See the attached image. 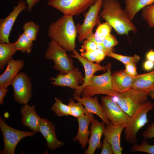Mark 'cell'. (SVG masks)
<instances>
[{
    "label": "cell",
    "mask_w": 154,
    "mask_h": 154,
    "mask_svg": "<svg viewBox=\"0 0 154 154\" xmlns=\"http://www.w3.org/2000/svg\"><path fill=\"white\" fill-rule=\"evenodd\" d=\"M48 35L68 52L76 48L78 33L73 16L63 15L48 26Z\"/></svg>",
    "instance_id": "obj_2"
},
{
    "label": "cell",
    "mask_w": 154,
    "mask_h": 154,
    "mask_svg": "<svg viewBox=\"0 0 154 154\" xmlns=\"http://www.w3.org/2000/svg\"><path fill=\"white\" fill-rule=\"evenodd\" d=\"M125 127V125H115L110 122L105 127L103 135L111 145L114 154H122L120 137L122 132Z\"/></svg>",
    "instance_id": "obj_16"
},
{
    "label": "cell",
    "mask_w": 154,
    "mask_h": 154,
    "mask_svg": "<svg viewBox=\"0 0 154 154\" xmlns=\"http://www.w3.org/2000/svg\"><path fill=\"white\" fill-rule=\"evenodd\" d=\"M26 1H19L13 10L5 18L0 20V43H9V37L12 28L19 14L27 6Z\"/></svg>",
    "instance_id": "obj_12"
},
{
    "label": "cell",
    "mask_w": 154,
    "mask_h": 154,
    "mask_svg": "<svg viewBox=\"0 0 154 154\" xmlns=\"http://www.w3.org/2000/svg\"><path fill=\"white\" fill-rule=\"evenodd\" d=\"M154 107L153 103L147 100L130 117L124 131V139L127 143L133 145L137 143V134L148 121L147 114Z\"/></svg>",
    "instance_id": "obj_4"
},
{
    "label": "cell",
    "mask_w": 154,
    "mask_h": 154,
    "mask_svg": "<svg viewBox=\"0 0 154 154\" xmlns=\"http://www.w3.org/2000/svg\"><path fill=\"white\" fill-rule=\"evenodd\" d=\"M141 16L149 27L154 28V4L143 8L142 9Z\"/></svg>",
    "instance_id": "obj_31"
},
{
    "label": "cell",
    "mask_w": 154,
    "mask_h": 154,
    "mask_svg": "<svg viewBox=\"0 0 154 154\" xmlns=\"http://www.w3.org/2000/svg\"><path fill=\"white\" fill-rule=\"evenodd\" d=\"M153 3L154 0H125V10L132 21L141 9Z\"/></svg>",
    "instance_id": "obj_24"
},
{
    "label": "cell",
    "mask_w": 154,
    "mask_h": 154,
    "mask_svg": "<svg viewBox=\"0 0 154 154\" xmlns=\"http://www.w3.org/2000/svg\"><path fill=\"white\" fill-rule=\"evenodd\" d=\"M100 154H113V149L110 144L104 137L103 140L102 148Z\"/></svg>",
    "instance_id": "obj_38"
},
{
    "label": "cell",
    "mask_w": 154,
    "mask_h": 154,
    "mask_svg": "<svg viewBox=\"0 0 154 154\" xmlns=\"http://www.w3.org/2000/svg\"><path fill=\"white\" fill-rule=\"evenodd\" d=\"M23 33L33 41L36 40L40 26L33 21L26 22L23 26Z\"/></svg>",
    "instance_id": "obj_28"
},
{
    "label": "cell",
    "mask_w": 154,
    "mask_h": 154,
    "mask_svg": "<svg viewBox=\"0 0 154 154\" xmlns=\"http://www.w3.org/2000/svg\"><path fill=\"white\" fill-rule=\"evenodd\" d=\"M138 76H133L129 75L124 70L116 72L111 76L112 88L119 93L125 92L132 88Z\"/></svg>",
    "instance_id": "obj_21"
},
{
    "label": "cell",
    "mask_w": 154,
    "mask_h": 154,
    "mask_svg": "<svg viewBox=\"0 0 154 154\" xmlns=\"http://www.w3.org/2000/svg\"><path fill=\"white\" fill-rule=\"evenodd\" d=\"M106 66V71L105 73L100 75L93 76L90 83L82 90V95L91 97L96 95L103 94L114 96L119 93L112 87L111 63L108 62Z\"/></svg>",
    "instance_id": "obj_3"
},
{
    "label": "cell",
    "mask_w": 154,
    "mask_h": 154,
    "mask_svg": "<svg viewBox=\"0 0 154 154\" xmlns=\"http://www.w3.org/2000/svg\"><path fill=\"white\" fill-rule=\"evenodd\" d=\"M99 15L100 18L108 22L119 35H128L130 31L135 34L137 33L135 26L117 0H103Z\"/></svg>",
    "instance_id": "obj_1"
},
{
    "label": "cell",
    "mask_w": 154,
    "mask_h": 154,
    "mask_svg": "<svg viewBox=\"0 0 154 154\" xmlns=\"http://www.w3.org/2000/svg\"><path fill=\"white\" fill-rule=\"evenodd\" d=\"M40 0H26L27 5L28 11L31 12L33 8Z\"/></svg>",
    "instance_id": "obj_42"
},
{
    "label": "cell",
    "mask_w": 154,
    "mask_h": 154,
    "mask_svg": "<svg viewBox=\"0 0 154 154\" xmlns=\"http://www.w3.org/2000/svg\"><path fill=\"white\" fill-rule=\"evenodd\" d=\"M9 113L8 112L5 113L4 114V116L5 118H7L9 117Z\"/></svg>",
    "instance_id": "obj_48"
},
{
    "label": "cell",
    "mask_w": 154,
    "mask_h": 154,
    "mask_svg": "<svg viewBox=\"0 0 154 154\" xmlns=\"http://www.w3.org/2000/svg\"><path fill=\"white\" fill-rule=\"evenodd\" d=\"M73 98L70 99L68 106L70 108V115L79 118L85 114V110L84 106L80 103H76Z\"/></svg>",
    "instance_id": "obj_29"
},
{
    "label": "cell",
    "mask_w": 154,
    "mask_h": 154,
    "mask_svg": "<svg viewBox=\"0 0 154 154\" xmlns=\"http://www.w3.org/2000/svg\"><path fill=\"white\" fill-rule=\"evenodd\" d=\"M106 56L115 59L125 65L131 62L137 63L139 62L140 58L139 56L136 54L133 56H130L118 54L113 52H108Z\"/></svg>",
    "instance_id": "obj_32"
},
{
    "label": "cell",
    "mask_w": 154,
    "mask_h": 154,
    "mask_svg": "<svg viewBox=\"0 0 154 154\" xmlns=\"http://www.w3.org/2000/svg\"><path fill=\"white\" fill-rule=\"evenodd\" d=\"M148 96L147 92L131 88L117 95V103L124 112L131 117L147 101Z\"/></svg>",
    "instance_id": "obj_6"
},
{
    "label": "cell",
    "mask_w": 154,
    "mask_h": 154,
    "mask_svg": "<svg viewBox=\"0 0 154 154\" xmlns=\"http://www.w3.org/2000/svg\"><path fill=\"white\" fill-rule=\"evenodd\" d=\"M96 0H95V1H96Z\"/></svg>",
    "instance_id": "obj_50"
},
{
    "label": "cell",
    "mask_w": 154,
    "mask_h": 154,
    "mask_svg": "<svg viewBox=\"0 0 154 154\" xmlns=\"http://www.w3.org/2000/svg\"><path fill=\"white\" fill-rule=\"evenodd\" d=\"M11 85L13 88L15 100L21 104H27L32 96V84L28 75L21 72L15 78Z\"/></svg>",
    "instance_id": "obj_11"
},
{
    "label": "cell",
    "mask_w": 154,
    "mask_h": 154,
    "mask_svg": "<svg viewBox=\"0 0 154 154\" xmlns=\"http://www.w3.org/2000/svg\"><path fill=\"white\" fill-rule=\"evenodd\" d=\"M82 44L80 49L81 52L94 51L97 49L96 43L92 41L86 39L82 42Z\"/></svg>",
    "instance_id": "obj_35"
},
{
    "label": "cell",
    "mask_w": 154,
    "mask_h": 154,
    "mask_svg": "<svg viewBox=\"0 0 154 154\" xmlns=\"http://www.w3.org/2000/svg\"><path fill=\"white\" fill-rule=\"evenodd\" d=\"M66 51L55 41L51 39L44 53L45 58L53 60V68L62 74L67 73L74 68L73 60L68 56Z\"/></svg>",
    "instance_id": "obj_5"
},
{
    "label": "cell",
    "mask_w": 154,
    "mask_h": 154,
    "mask_svg": "<svg viewBox=\"0 0 154 154\" xmlns=\"http://www.w3.org/2000/svg\"><path fill=\"white\" fill-rule=\"evenodd\" d=\"M148 95L154 100V91H152L148 93Z\"/></svg>",
    "instance_id": "obj_47"
},
{
    "label": "cell",
    "mask_w": 154,
    "mask_h": 154,
    "mask_svg": "<svg viewBox=\"0 0 154 154\" xmlns=\"http://www.w3.org/2000/svg\"><path fill=\"white\" fill-rule=\"evenodd\" d=\"M0 127L3 136L4 148L1 154H14L19 142L23 138L35 134L32 131L27 132L15 129L7 125L5 120L0 117Z\"/></svg>",
    "instance_id": "obj_8"
},
{
    "label": "cell",
    "mask_w": 154,
    "mask_h": 154,
    "mask_svg": "<svg viewBox=\"0 0 154 154\" xmlns=\"http://www.w3.org/2000/svg\"><path fill=\"white\" fill-rule=\"evenodd\" d=\"M118 43L115 37L110 34L103 40L102 44L109 52H113L114 47Z\"/></svg>",
    "instance_id": "obj_34"
},
{
    "label": "cell",
    "mask_w": 154,
    "mask_h": 154,
    "mask_svg": "<svg viewBox=\"0 0 154 154\" xmlns=\"http://www.w3.org/2000/svg\"><path fill=\"white\" fill-rule=\"evenodd\" d=\"M125 69L124 70L126 73L130 76H135L138 74L137 72L136 63L131 62L125 65Z\"/></svg>",
    "instance_id": "obj_36"
},
{
    "label": "cell",
    "mask_w": 154,
    "mask_h": 154,
    "mask_svg": "<svg viewBox=\"0 0 154 154\" xmlns=\"http://www.w3.org/2000/svg\"><path fill=\"white\" fill-rule=\"evenodd\" d=\"M70 56L78 59L82 64L84 68L85 75L84 83L75 90L73 94L80 97L82 90L90 83L94 74L99 71H105L106 69V66H102L99 63H95L88 61L81 56L75 49L72 51V54H70Z\"/></svg>",
    "instance_id": "obj_13"
},
{
    "label": "cell",
    "mask_w": 154,
    "mask_h": 154,
    "mask_svg": "<svg viewBox=\"0 0 154 154\" xmlns=\"http://www.w3.org/2000/svg\"><path fill=\"white\" fill-rule=\"evenodd\" d=\"M91 123V135L88 140V148L85 151L86 154H94L97 149L101 148L100 140L105 127V123L103 121L99 122L97 119H94Z\"/></svg>",
    "instance_id": "obj_17"
},
{
    "label": "cell",
    "mask_w": 154,
    "mask_h": 154,
    "mask_svg": "<svg viewBox=\"0 0 154 154\" xmlns=\"http://www.w3.org/2000/svg\"><path fill=\"white\" fill-rule=\"evenodd\" d=\"M142 136L143 139L147 140L154 137V122L149 125L143 132Z\"/></svg>",
    "instance_id": "obj_37"
},
{
    "label": "cell",
    "mask_w": 154,
    "mask_h": 154,
    "mask_svg": "<svg viewBox=\"0 0 154 154\" xmlns=\"http://www.w3.org/2000/svg\"><path fill=\"white\" fill-rule=\"evenodd\" d=\"M86 39L92 41L96 44H102V43L103 40L99 39L96 38L94 36L93 33L88 36Z\"/></svg>",
    "instance_id": "obj_44"
},
{
    "label": "cell",
    "mask_w": 154,
    "mask_h": 154,
    "mask_svg": "<svg viewBox=\"0 0 154 154\" xmlns=\"http://www.w3.org/2000/svg\"></svg>",
    "instance_id": "obj_51"
},
{
    "label": "cell",
    "mask_w": 154,
    "mask_h": 154,
    "mask_svg": "<svg viewBox=\"0 0 154 154\" xmlns=\"http://www.w3.org/2000/svg\"><path fill=\"white\" fill-rule=\"evenodd\" d=\"M132 152H141L150 154H154V145H150L146 141H143L140 144L137 143L131 148Z\"/></svg>",
    "instance_id": "obj_33"
},
{
    "label": "cell",
    "mask_w": 154,
    "mask_h": 154,
    "mask_svg": "<svg viewBox=\"0 0 154 154\" xmlns=\"http://www.w3.org/2000/svg\"><path fill=\"white\" fill-rule=\"evenodd\" d=\"M101 99L102 108L110 122L115 125H122L126 126L130 117L112 99L111 96L102 97Z\"/></svg>",
    "instance_id": "obj_10"
},
{
    "label": "cell",
    "mask_w": 154,
    "mask_h": 154,
    "mask_svg": "<svg viewBox=\"0 0 154 154\" xmlns=\"http://www.w3.org/2000/svg\"><path fill=\"white\" fill-rule=\"evenodd\" d=\"M132 88L148 93L150 92L154 91V70L139 74L133 84Z\"/></svg>",
    "instance_id": "obj_23"
},
{
    "label": "cell",
    "mask_w": 154,
    "mask_h": 154,
    "mask_svg": "<svg viewBox=\"0 0 154 154\" xmlns=\"http://www.w3.org/2000/svg\"><path fill=\"white\" fill-rule=\"evenodd\" d=\"M55 126L50 121L45 118H40L39 131L44 136L47 142V146L51 151L64 145V141L57 138Z\"/></svg>",
    "instance_id": "obj_15"
},
{
    "label": "cell",
    "mask_w": 154,
    "mask_h": 154,
    "mask_svg": "<svg viewBox=\"0 0 154 154\" xmlns=\"http://www.w3.org/2000/svg\"><path fill=\"white\" fill-rule=\"evenodd\" d=\"M147 60L154 62V51L152 49L150 50L146 54Z\"/></svg>",
    "instance_id": "obj_45"
},
{
    "label": "cell",
    "mask_w": 154,
    "mask_h": 154,
    "mask_svg": "<svg viewBox=\"0 0 154 154\" xmlns=\"http://www.w3.org/2000/svg\"><path fill=\"white\" fill-rule=\"evenodd\" d=\"M84 77L78 68H74L67 73L60 74L56 77H51L52 84L55 86L67 87L76 90L84 82Z\"/></svg>",
    "instance_id": "obj_14"
},
{
    "label": "cell",
    "mask_w": 154,
    "mask_h": 154,
    "mask_svg": "<svg viewBox=\"0 0 154 154\" xmlns=\"http://www.w3.org/2000/svg\"><path fill=\"white\" fill-rule=\"evenodd\" d=\"M33 42L23 33L19 35L17 40L14 42L15 49L16 51L20 50L29 54L32 50Z\"/></svg>",
    "instance_id": "obj_26"
},
{
    "label": "cell",
    "mask_w": 154,
    "mask_h": 154,
    "mask_svg": "<svg viewBox=\"0 0 154 154\" xmlns=\"http://www.w3.org/2000/svg\"><path fill=\"white\" fill-rule=\"evenodd\" d=\"M14 43H0V69L2 70L6 64L12 59L13 56L16 52Z\"/></svg>",
    "instance_id": "obj_25"
},
{
    "label": "cell",
    "mask_w": 154,
    "mask_h": 154,
    "mask_svg": "<svg viewBox=\"0 0 154 154\" xmlns=\"http://www.w3.org/2000/svg\"><path fill=\"white\" fill-rule=\"evenodd\" d=\"M97 49L103 50L107 52H108V51L106 48L102 44H96Z\"/></svg>",
    "instance_id": "obj_46"
},
{
    "label": "cell",
    "mask_w": 154,
    "mask_h": 154,
    "mask_svg": "<svg viewBox=\"0 0 154 154\" xmlns=\"http://www.w3.org/2000/svg\"><path fill=\"white\" fill-rule=\"evenodd\" d=\"M80 55L88 61L94 62L96 61V56L94 51L81 52Z\"/></svg>",
    "instance_id": "obj_39"
},
{
    "label": "cell",
    "mask_w": 154,
    "mask_h": 154,
    "mask_svg": "<svg viewBox=\"0 0 154 154\" xmlns=\"http://www.w3.org/2000/svg\"><path fill=\"white\" fill-rule=\"evenodd\" d=\"M55 100L51 109L56 115L59 117L70 115V108L68 105L64 104L59 98H55Z\"/></svg>",
    "instance_id": "obj_27"
},
{
    "label": "cell",
    "mask_w": 154,
    "mask_h": 154,
    "mask_svg": "<svg viewBox=\"0 0 154 154\" xmlns=\"http://www.w3.org/2000/svg\"><path fill=\"white\" fill-rule=\"evenodd\" d=\"M95 1V0H49L47 5L64 15L73 16L86 11Z\"/></svg>",
    "instance_id": "obj_9"
},
{
    "label": "cell",
    "mask_w": 154,
    "mask_h": 154,
    "mask_svg": "<svg viewBox=\"0 0 154 154\" xmlns=\"http://www.w3.org/2000/svg\"><path fill=\"white\" fill-rule=\"evenodd\" d=\"M103 0H97L91 5L84 15L83 23H78L76 25L78 32V40L81 43L87 37L93 33L94 26L100 23L99 13L102 9Z\"/></svg>",
    "instance_id": "obj_7"
},
{
    "label": "cell",
    "mask_w": 154,
    "mask_h": 154,
    "mask_svg": "<svg viewBox=\"0 0 154 154\" xmlns=\"http://www.w3.org/2000/svg\"><path fill=\"white\" fill-rule=\"evenodd\" d=\"M112 27L108 22L98 24L94 35L97 38L103 40L110 34Z\"/></svg>",
    "instance_id": "obj_30"
},
{
    "label": "cell",
    "mask_w": 154,
    "mask_h": 154,
    "mask_svg": "<svg viewBox=\"0 0 154 154\" xmlns=\"http://www.w3.org/2000/svg\"><path fill=\"white\" fill-rule=\"evenodd\" d=\"M21 111L23 125L35 133L39 131L40 117L37 114L35 106L25 104L21 107Z\"/></svg>",
    "instance_id": "obj_22"
},
{
    "label": "cell",
    "mask_w": 154,
    "mask_h": 154,
    "mask_svg": "<svg viewBox=\"0 0 154 154\" xmlns=\"http://www.w3.org/2000/svg\"><path fill=\"white\" fill-rule=\"evenodd\" d=\"M8 90L7 88L0 87V104L3 105L4 102L3 99L8 92Z\"/></svg>",
    "instance_id": "obj_43"
},
{
    "label": "cell",
    "mask_w": 154,
    "mask_h": 154,
    "mask_svg": "<svg viewBox=\"0 0 154 154\" xmlns=\"http://www.w3.org/2000/svg\"><path fill=\"white\" fill-rule=\"evenodd\" d=\"M73 99L81 103L85 110V114H95L99 117L106 125L110 121L105 115L101 106L100 104L97 97H88L82 95V97L73 95Z\"/></svg>",
    "instance_id": "obj_18"
},
{
    "label": "cell",
    "mask_w": 154,
    "mask_h": 154,
    "mask_svg": "<svg viewBox=\"0 0 154 154\" xmlns=\"http://www.w3.org/2000/svg\"><path fill=\"white\" fill-rule=\"evenodd\" d=\"M95 56L96 62L99 63L104 59L106 56L107 52L102 50L97 49L94 51Z\"/></svg>",
    "instance_id": "obj_40"
},
{
    "label": "cell",
    "mask_w": 154,
    "mask_h": 154,
    "mask_svg": "<svg viewBox=\"0 0 154 154\" xmlns=\"http://www.w3.org/2000/svg\"><path fill=\"white\" fill-rule=\"evenodd\" d=\"M19 0V1H23V0Z\"/></svg>",
    "instance_id": "obj_49"
},
{
    "label": "cell",
    "mask_w": 154,
    "mask_h": 154,
    "mask_svg": "<svg viewBox=\"0 0 154 154\" xmlns=\"http://www.w3.org/2000/svg\"><path fill=\"white\" fill-rule=\"evenodd\" d=\"M6 69L0 75V87L7 88L11 83L19 71L24 65L23 60H14L12 58L7 63Z\"/></svg>",
    "instance_id": "obj_20"
},
{
    "label": "cell",
    "mask_w": 154,
    "mask_h": 154,
    "mask_svg": "<svg viewBox=\"0 0 154 154\" xmlns=\"http://www.w3.org/2000/svg\"><path fill=\"white\" fill-rule=\"evenodd\" d=\"M94 119V114L92 113L84 114L77 118L78 131L73 140L74 141H78L82 149L86 148L88 142V137L91 132V130L88 129L89 125Z\"/></svg>",
    "instance_id": "obj_19"
},
{
    "label": "cell",
    "mask_w": 154,
    "mask_h": 154,
    "mask_svg": "<svg viewBox=\"0 0 154 154\" xmlns=\"http://www.w3.org/2000/svg\"><path fill=\"white\" fill-rule=\"evenodd\" d=\"M144 69L146 71H150L152 70L154 68V62L147 60L143 64Z\"/></svg>",
    "instance_id": "obj_41"
}]
</instances>
